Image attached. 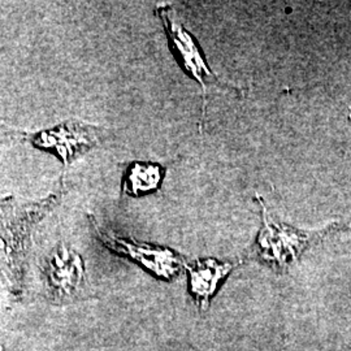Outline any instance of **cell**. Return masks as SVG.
<instances>
[{
  "instance_id": "cell-1",
  "label": "cell",
  "mask_w": 351,
  "mask_h": 351,
  "mask_svg": "<svg viewBox=\"0 0 351 351\" xmlns=\"http://www.w3.org/2000/svg\"><path fill=\"white\" fill-rule=\"evenodd\" d=\"M256 198L262 208L263 228L256 239L255 254L261 261L272 264L280 272H285L291 264L295 263L310 245L326 239L333 232L343 229V226L339 223H332L317 230H300L281 224L268 213L263 199L259 195Z\"/></svg>"
},
{
  "instance_id": "cell-2",
  "label": "cell",
  "mask_w": 351,
  "mask_h": 351,
  "mask_svg": "<svg viewBox=\"0 0 351 351\" xmlns=\"http://www.w3.org/2000/svg\"><path fill=\"white\" fill-rule=\"evenodd\" d=\"M88 221L97 239L110 250L123 255L128 259L142 265L155 276L164 280H172L181 268L185 267V261L169 249L152 246L147 243H139L130 239H120L112 232L99 226L94 216L88 215Z\"/></svg>"
},
{
  "instance_id": "cell-3",
  "label": "cell",
  "mask_w": 351,
  "mask_h": 351,
  "mask_svg": "<svg viewBox=\"0 0 351 351\" xmlns=\"http://www.w3.org/2000/svg\"><path fill=\"white\" fill-rule=\"evenodd\" d=\"M98 139V130L94 126L68 121L38 132L32 137V142L37 149L52 152L68 165L94 147Z\"/></svg>"
},
{
  "instance_id": "cell-4",
  "label": "cell",
  "mask_w": 351,
  "mask_h": 351,
  "mask_svg": "<svg viewBox=\"0 0 351 351\" xmlns=\"http://www.w3.org/2000/svg\"><path fill=\"white\" fill-rule=\"evenodd\" d=\"M158 14L163 21L164 29L168 34V38L172 43V49L176 55L180 58L184 68L188 71L190 75H193L202 85V94H203V107H202V121L204 119L206 112V90H207V82H213L217 85H226L230 88H236L232 84L223 82L217 78V75L213 73L208 68V65L204 62L199 47L197 46L195 40L189 34L188 32L182 27L180 23H177L175 14L169 7H159Z\"/></svg>"
},
{
  "instance_id": "cell-5",
  "label": "cell",
  "mask_w": 351,
  "mask_h": 351,
  "mask_svg": "<svg viewBox=\"0 0 351 351\" xmlns=\"http://www.w3.org/2000/svg\"><path fill=\"white\" fill-rule=\"evenodd\" d=\"M239 263H219L215 259L197 261L194 264H186L189 272L190 291L202 310L207 308L215 291L221 280L232 272Z\"/></svg>"
},
{
  "instance_id": "cell-6",
  "label": "cell",
  "mask_w": 351,
  "mask_h": 351,
  "mask_svg": "<svg viewBox=\"0 0 351 351\" xmlns=\"http://www.w3.org/2000/svg\"><path fill=\"white\" fill-rule=\"evenodd\" d=\"M163 177L164 169L159 164L136 162L125 172L123 191L132 197L149 194L160 188Z\"/></svg>"
},
{
  "instance_id": "cell-7",
  "label": "cell",
  "mask_w": 351,
  "mask_h": 351,
  "mask_svg": "<svg viewBox=\"0 0 351 351\" xmlns=\"http://www.w3.org/2000/svg\"><path fill=\"white\" fill-rule=\"evenodd\" d=\"M49 274L52 284L62 285V288H73L84 276V264L78 254L59 247L52 254Z\"/></svg>"
}]
</instances>
